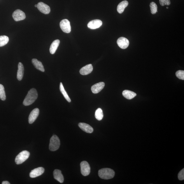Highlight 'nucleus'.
Returning <instances> with one entry per match:
<instances>
[{"mask_svg":"<svg viewBox=\"0 0 184 184\" xmlns=\"http://www.w3.org/2000/svg\"><path fill=\"white\" fill-rule=\"evenodd\" d=\"M37 91L35 88H32L28 93L23 104L25 106H29L34 103L38 97Z\"/></svg>","mask_w":184,"mask_h":184,"instance_id":"nucleus-1","label":"nucleus"},{"mask_svg":"<svg viewBox=\"0 0 184 184\" xmlns=\"http://www.w3.org/2000/svg\"><path fill=\"white\" fill-rule=\"evenodd\" d=\"M98 174L100 178L107 180L113 178L114 177L115 173L113 169L104 168L100 170Z\"/></svg>","mask_w":184,"mask_h":184,"instance_id":"nucleus-2","label":"nucleus"},{"mask_svg":"<svg viewBox=\"0 0 184 184\" xmlns=\"http://www.w3.org/2000/svg\"><path fill=\"white\" fill-rule=\"evenodd\" d=\"M60 145L59 139L57 136L54 135L50 140L49 149L51 151H55L59 149Z\"/></svg>","mask_w":184,"mask_h":184,"instance_id":"nucleus-3","label":"nucleus"},{"mask_svg":"<svg viewBox=\"0 0 184 184\" xmlns=\"http://www.w3.org/2000/svg\"><path fill=\"white\" fill-rule=\"evenodd\" d=\"M30 153L26 150L23 151L17 155L15 159V162L17 164H21L29 158Z\"/></svg>","mask_w":184,"mask_h":184,"instance_id":"nucleus-4","label":"nucleus"},{"mask_svg":"<svg viewBox=\"0 0 184 184\" xmlns=\"http://www.w3.org/2000/svg\"><path fill=\"white\" fill-rule=\"evenodd\" d=\"M60 28L62 31L66 33H69L71 31L70 23L67 19L62 20L60 23Z\"/></svg>","mask_w":184,"mask_h":184,"instance_id":"nucleus-5","label":"nucleus"},{"mask_svg":"<svg viewBox=\"0 0 184 184\" xmlns=\"http://www.w3.org/2000/svg\"><path fill=\"white\" fill-rule=\"evenodd\" d=\"M81 173L84 176H87L90 174V167L88 163L86 161L81 162L80 164Z\"/></svg>","mask_w":184,"mask_h":184,"instance_id":"nucleus-6","label":"nucleus"},{"mask_svg":"<svg viewBox=\"0 0 184 184\" xmlns=\"http://www.w3.org/2000/svg\"><path fill=\"white\" fill-rule=\"evenodd\" d=\"M12 17L15 21L24 20L26 18L25 14L23 11L17 9L12 14Z\"/></svg>","mask_w":184,"mask_h":184,"instance_id":"nucleus-7","label":"nucleus"},{"mask_svg":"<svg viewBox=\"0 0 184 184\" xmlns=\"http://www.w3.org/2000/svg\"><path fill=\"white\" fill-rule=\"evenodd\" d=\"M37 8L42 13L47 15L50 12L51 9L50 7L43 2H39L37 4Z\"/></svg>","mask_w":184,"mask_h":184,"instance_id":"nucleus-8","label":"nucleus"},{"mask_svg":"<svg viewBox=\"0 0 184 184\" xmlns=\"http://www.w3.org/2000/svg\"><path fill=\"white\" fill-rule=\"evenodd\" d=\"M117 43L120 48L125 49L128 47L129 41L125 37H121L117 40Z\"/></svg>","mask_w":184,"mask_h":184,"instance_id":"nucleus-9","label":"nucleus"},{"mask_svg":"<svg viewBox=\"0 0 184 184\" xmlns=\"http://www.w3.org/2000/svg\"><path fill=\"white\" fill-rule=\"evenodd\" d=\"M45 172V169L43 167H39L32 170L30 173L29 176L31 178H34L41 176Z\"/></svg>","mask_w":184,"mask_h":184,"instance_id":"nucleus-10","label":"nucleus"},{"mask_svg":"<svg viewBox=\"0 0 184 184\" xmlns=\"http://www.w3.org/2000/svg\"><path fill=\"white\" fill-rule=\"evenodd\" d=\"M102 25V22L99 20H95L91 21L88 23L87 26L89 29H98Z\"/></svg>","mask_w":184,"mask_h":184,"instance_id":"nucleus-11","label":"nucleus"},{"mask_svg":"<svg viewBox=\"0 0 184 184\" xmlns=\"http://www.w3.org/2000/svg\"><path fill=\"white\" fill-rule=\"evenodd\" d=\"M39 110L38 108L33 109L30 113L29 118V122L30 124H32L37 119L39 115Z\"/></svg>","mask_w":184,"mask_h":184,"instance_id":"nucleus-12","label":"nucleus"},{"mask_svg":"<svg viewBox=\"0 0 184 184\" xmlns=\"http://www.w3.org/2000/svg\"><path fill=\"white\" fill-rule=\"evenodd\" d=\"M105 83L103 82L98 83L93 85L91 88L92 92L95 94L100 92L104 87Z\"/></svg>","mask_w":184,"mask_h":184,"instance_id":"nucleus-13","label":"nucleus"},{"mask_svg":"<svg viewBox=\"0 0 184 184\" xmlns=\"http://www.w3.org/2000/svg\"><path fill=\"white\" fill-rule=\"evenodd\" d=\"M78 126L83 131L88 133H91L94 131V129L89 125L84 123H80Z\"/></svg>","mask_w":184,"mask_h":184,"instance_id":"nucleus-14","label":"nucleus"},{"mask_svg":"<svg viewBox=\"0 0 184 184\" xmlns=\"http://www.w3.org/2000/svg\"><path fill=\"white\" fill-rule=\"evenodd\" d=\"M93 69V67L92 64L88 65L81 68L80 73L81 75H87L92 73Z\"/></svg>","mask_w":184,"mask_h":184,"instance_id":"nucleus-15","label":"nucleus"},{"mask_svg":"<svg viewBox=\"0 0 184 184\" xmlns=\"http://www.w3.org/2000/svg\"><path fill=\"white\" fill-rule=\"evenodd\" d=\"M53 175L54 178L56 180L59 181V183H62L64 181V177L63 176L62 172L60 170L55 169L53 172Z\"/></svg>","mask_w":184,"mask_h":184,"instance_id":"nucleus-16","label":"nucleus"},{"mask_svg":"<svg viewBox=\"0 0 184 184\" xmlns=\"http://www.w3.org/2000/svg\"><path fill=\"white\" fill-rule=\"evenodd\" d=\"M24 73V67L21 62H19L18 64V69L17 73V78L18 81L22 80Z\"/></svg>","mask_w":184,"mask_h":184,"instance_id":"nucleus-17","label":"nucleus"},{"mask_svg":"<svg viewBox=\"0 0 184 184\" xmlns=\"http://www.w3.org/2000/svg\"><path fill=\"white\" fill-rule=\"evenodd\" d=\"M32 64L36 68L39 70L44 72L45 71V69L42 62L36 59H33L32 60Z\"/></svg>","mask_w":184,"mask_h":184,"instance_id":"nucleus-18","label":"nucleus"},{"mask_svg":"<svg viewBox=\"0 0 184 184\" xmlns=\"http://www.w3.org/2000/svg\"><path fill=\"white\" fill-rule=\"evenodd\" d=\"M129 3L127 1H124L121 2L118 5L117 7V11L118 12L121 14L124 11L125 9L128 5Z\"/></svg>","mask_w":184,"mask_h":184,"instance_id":"nucleus-19","label":"nucleus"},{"mask_svg":"<svg viewBox=\"0 0 184 184\" xmlns=\"http://www.w3.org/2000/svg\"><path fill=\"white\" fill-rule=\"evenodd\" d=\"M60 41L59 40H56L54 41L50 46V51L51 54H53L55 53L56 51L59 47Z\"/></svg>","mask_w":184,"mask_h":184,"instance_id":"nucleus-20","label":"nucleus"},{"mask_svg":"<svg viewBox=\"0 0 184 184\" xmlns=\"http://www.w3.org/2000/svg\"><path fill=\"white\" fill-rule=\"evenodd\" d=\"M122 95L126 98L129 100L133 98L136 95V93L129 90L123 91Z\"/></svg>","mask_w":184,"mask_h":184,"instance_id":"nucleus-21","label":"nucleus"},{"mask_svg":"<svg viewBox=\"0 0 184 184\" xmlns=\"http://www.w3.org/2000/svg\"><path fill=\"white\" fill-rule=\"evenodd\" d=\"M60 92H61L62 94L63 95L64 97L67 100V101H68L69 102H71V100L70 99L69 95H67L66 91L65 89L64 86L63 85L62 82L60 83Z\"/></svg>","mask_w":184,"mask_h":184,"instance_id":"nucleus-22","label":"nucleus"},{"mask_svg":"<svg viewBox=\"0 0 184 184\" xmlns=\"http://www.w3.org/2000/svg\"><path fill=\"white\" fill-rule=\"evenodd\" d=\"M95 116L97 120H101L103 117V111L100 108H97L95 112Z\"/></svg>","mask_w":184,"mask_h":184,"instance_id":"nucleus-23","label":"nucleus"},{"mask_svg":"<svg viewBox=\"0 0 184 184\" xmlns=\"http://www.w3.org/2000/svg\"><path fill=\"white\" fill-rule=\"evenodd\" d=\"M9 41L8 37L6 36H0V47L7 45Z\"/></svg>","mask_w":184,"mask_h":184,"instance_id":"nucleus-24","label":"nucleus"},{"mask_svg":"<svg viewBox=\"0 0 184 184\" xmlns=\"http://www.w3.org/2000/svg\"><path fill=\"white\" fill-rule=\"evenodd\" d=\"M0 99L2 100H5L6 95L4 86L0 84Z\"/></svg>","mask_w":184,"mask_h":184,"instance_id":"nucleus-25","label":"nucleus"},{"mask_svg":"<svg viewBox=\"0 0 184 184\" xmlns=\"http://www.w3.org/2000/svg\"><path fill=\"white\" fill-rule=\"evenodd\" d=\"M150 7L151 13L154 15L158 12V6L154 2H151Z\"/></svg>","mask_w":184,"mask_h":184,"instance_id":"nucleus-26","label":"nucleus"},{"mask_svg":"<svg viewBox=\"0 0 184 184\" xmlns=\"http://www.w3.org/2000/svg\"><path fill=\"white\" fill-rule=\"evenodd\" d=\"M176 75L177 77L182 80H184V71L183 70H179L177 71L176 73Z\"/></svg>","mask_w":184,"mask_h":184,"instance_id":"nucleus-27","label":"nucleus"},{"mask_svg":"<svg viewBox=\"0 0 184 184\" xmlns=\"http://www.w3.org/2000/svg\"><path fill=\"white\" fill-rule=\"evenodd\" d=\"M161 5L163 6L165 5H169L171 4L170 0H159Z\"/></svg>","mask_w":184,"mask_h":184,"instance_id":"nucleus-28","label":"nucleus"},{"mask_svg":"<svg viewBox=\"0 0 184 184\" xmlns=\"http://www.w3.org/2000/svg\"><path fill=\"white\" fill-rule=\"evenodd\" d=\"M178 178L179 180H183L184 179V169H183L179 172L178 175Z\"/></svg>","mask_w":184,"mask_h":184,"instance_id":"nucleus-29","label":"nucleus"},{"mask_svg":"<svg viewBox=\"0 0 184 184\" xmlns=\"http://www.w3.org/2000/svg\"><path fill=\"white\" fill-rule=\"evenodd\" d=\"M2 184H10V183L8 181H4L2 183Z\"/></svg>","mask_w":184,"mask_h":184,"instance_id":"nucleus-30","label":"nucleus"},{"mask_svg":"<svg viewBox=\"0 0 184 184\" xmlns=\"http://www.w3.org/2000/svg\"><path fill=\"white\" fill-rule=\"evenodd\" d=\"M35 7H37V4H36V5H35Z\"/></svg>","mask_w":184,"mask_h":184,"instance_id":"nucleus-31","label":"nucleus"},{"mask_svg":"<svg viewBox=\"0 0 184 184\" xmlns=\"http://www.w3.org/2000/svg\"><path fill=\"white\" fill-rule=\"evenodd\" d=\"M166 8H167V9H168V8H169L168 7H166Z\"/></svg>","mask_w":184,"mask_h":184,"instance_id":"nucleus-32","label":"nucleus"}]
</instances>
